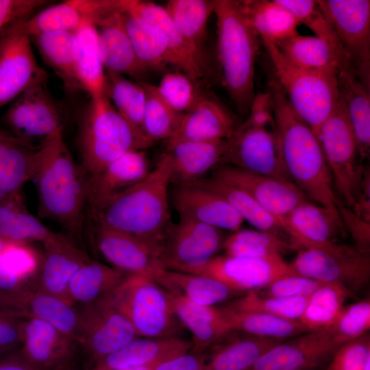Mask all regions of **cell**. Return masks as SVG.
I'll list each match as a JSON object with an SVG mask.
<instances>
[{"label":"cell","mask_w":370,"mask_h":370,"mask_svg":"<svg viewBox=\"0 0 370 370\" xmlns=\"http://www.w3.org/2000/svg\"><path fill=\"white\" fill-rule=\"evenodd\" d=\"M40 218L56 222L86 251L84 227L88 176L67 147L63 134L40 145L34 179Z\"/></svg>","instance_id":"obj_1"},{"label":"cell","mask_w":370,"mask_h":370,"mask_svg":"<svg viewBox=\"0 0 370 370\" xmlns=\"http://www.w3.org/2000/svg\"><path fill=\"white\" fill-rule=\"evenodd\" d=\"M267 92L281 158L289 179L309 201L338 212L341 203L316 134L293 109L273 77Z\"/></svg>","instance_id":"obj_2"},{"label":"cell","mask_w":370,"mask_h":370,"mask_svg":"<svg viewBox=\"0 0 370 370\" xmlns=\"http://www.w3.org/2000/svg\"><path fill=\"white\" fill-rule=\"evenodd\" d=\"M170 167L163 152L140 182L89 208L94 225L125 232L161 248L171 219Z\"/></svg>","instance_id":"obj_3"},{"label":"cell","mask_w":370,"mask_h":370,"mask_svg":"<svg viewBox=\"0 0 370 370\" xmlns=\"http://www.w3.org/2000/svg\"><path fill=\"white\" fill-rule=\"evenodd\" d=\"M213 3L223 84L239 113L247 115L256 95L255 62L260 40L245 20L239 1Z\"/></svg>","instance_id":"obj_4"},{"label":"cell","mask_w":370,"mask_h":370,"mask_svg":"<svg viewBox=\"0 0 370 370\" xmlns=\"http://www.w3.org/2000/svg\"><path fill=\"white\" fill-rule=\"evenodd\" d=\"M82 166L88 179L132 150H145L153 143L136 133L104 95L90 99L77 130Z\"/></svg>","instance_id":"obj_5"},{"label":"cell","mask_w":370,"mask_h":370,"mask_svg":"<svg viewBox=\"0 0 370 370\" xmlns=\"http://www.w3.org/2000/svg\"><path fill=\"white\" fill-rule=\"evenodd\" d=\"M260 40L271 60L273 77L293 109L316 133L340 100L337 73L295 65L275 43Z\"/></svg>","instance_id":"obj_6"},{"label":"cell","mask_w":370,"mask_h":370,"mask_svg":"<svg viewBox=\"0 0 370 370\" xmlns=\"http://www.w3.org/2000/svg\"><path fill=\"white\" fill-rule=\"evenodd\" d=\"M131 323L140 337H177L181 322L169 293L149 277L128 274L105 295Z\"/></svg>","instance_id":"obj_7"},{"label":"cell","mask_w":370,"mask_h":370,"mask_svg":"<svg viewBox=\"0 0 370 370\" xmlns=\"http://www.w3.org/2000/svg\"><path fill=\"white\" fill-rule=\"evenodd\" d=\"M330 170L335 192L343 206L354 210L369 173L363 166L345 105L340 100L315 133Z\"/></svg>","instance_id":"obj_8"},{"label":"cell","mask_w":370,"mask_h":370,"mask_svg":"<svg viewBox=\"0 0 370 370\" xmlns=\"http://www.w3.org/2000/svg\"><path fill=\"white\" fill-rule=\"evenodd\" d=\"M46 82L27 88L13 101L4 115L10 133L34 145L63 134V110L48 90Z\"/></svg>","instance_id":"obj_9"},{"label":"cell","mask_w":370,"mask_h":370,"mask_svg":"<svg viewBox=\"0 0 370 370\" xmlns=\"http://www.w3.org/2000/svg\"><path fill=\"white\" fill-rule=\"evenodd\" d=\"M356 74L370 85V1L318 0Z\"/></svg>","instance_id":"obj_10"},{"label":"cell","mask_w":370,"mask_h":370,"mask_svg":"<svg viewBox=\"0 0 370 370\" xmlns=\"http://www.w3.org/2000/svg\"><path fill=\"white\" fill-rule=\"evenodd\" d=\"M79 311V344L87 360L84 369L140 337L129 321L105 296L81 306Z\"/></svg>","instance_id":"obj_11"},{"label":"cell","mask_w":370,"mask_h":370,"mask_svg":"<svg viewBox=\"0 0 370 370\" xmlns=\"http://www.w3.org/2000/svg\"><path fill=\"white\" fill-rule=\"evenodd\" d=\"M220 164H228L255 174L291 181L281 158L275 123L273 125H252L245 122L239 124L233 135L227 139Z\"/></svg>","instance_id":"obj_12"},{"label":"cell","mask_w":370,"mask_h":370,"mask_svg":"<svg viewBox=\"0 0 370 370\" xmlns=\"http://www.w3.org/2000/svg\"><path fill=\"white\" fill-rule=\"evenodd\" d=\"M179 217L161 246L163 268L182 271L202 265L218 256L226 238L223 230L192 218Z\"/></svg>","instance_id":"obj_13"},{"label":"cell","mask_w":370,"mask_h":370,"mask_svg":"<svg viewBox=\"0 0 370 370\" xmlns=\"http://www.w3.org/2000/svg\"><path fill=\"white\" fill-rule=\"evenodd\" d=\"M180 271L208 276L245 294L273 281L297 274L280 255L262 258L217 256L208 262Z\"/></svg>","instance_id":"obj_14"},{"label":"cell","mask_w":370,"mask_h":370,"mask_svg":"<svg viewBox=\"0 0 370 370\" xmlns=\"http://www.w3.org/2000/svg\"><path fill=\"white\" fill-rule=\"evenodd\" d=\"M20 20L9 24L0 37V108L33 84L47 79L35 58L29 36L19 27Z\"/></svg>","instance_id":"obj_15"},{"label":"cell","mask_w":370,"mask_h":370,"mask_svg":"<svg viewBox=\"0 0 370 370\" xmlns=\"http://www.w3.org/2000/svg\"><path fill=\"white\" fill-rule=\"evenodd\" d=\"M136 0H67L51 4L19 21L29 36L51 32H75L87 24H97L107 16L128 10Z\"/></svg>","instance_id":"obj_16"},{"label":"cell","mask_w":370,"mask_h":370,"mask_svg":"<svg viewBox=\"0 0 370 370\" xmlns=\"http://www.w3.org/2000/svg\"><path fill=\"white\" fill-rule=\"evenodd\" d=\"M290 264L298 275L323 283L341 284L353 294L367 283L370 275L369 256L354 246L338 253L303 248Z\"/></svg>","instance_id":"obj_17"},{"label":"cell","mask_w":370,"mask_h":370,"mask_svg":"<svg viewBox=\"0 0 370 370\" xmlns=\"http://www.w3.org/2000/svg\"><path fill=\"white\" fill-rule=\"evenodd\" d=\"M280 220L284 232L300 249L315 248L338 253L349 246L338 241L347 234L338 211L307 200Z\"/></svg>","instance_id":"obj_18"},{"label":"cell","mask_w":370,"mask_h":370,"mask_svg":"<svg viewBox=\"0 0 370 370\" xmlns=\"http://www.w3.org/2000/svg\"><path fill=\"white\" fill-rule=\"evenodd\" d=\"M0 309L24 319L46 321L79 343V309L29 284L12 292L0 293Z\"/></svg>","instance_id":"obj_19"},{"label":"cell","mask_w":370,"mask_h":370,"mask_svg":"<svg viewBox=\"0 0 370 370\" xmlns=\"http://www.w3.org/2000/svg\"><path fill=\"white\" fill-rule=\"evenodd\" d=\"M19 350L40 370L75 369L81 353L77 341L50 323L35 318L25 319Z\"/></svg>","instance_id":"obj_20"},{"label":"cell","mask_w":370,"mask_h":370,"mask_svg":"<svg viewBox=\"0 0 370 370\" xmlns=\"http://www.w3.org/2000/svg\"><path fill=\"white\" fill-rule=\"evenodd\" d=\"M339 347L330 330L306 332L274 345L248 370H304L315 367L331 358Z\"/></svg>","instance_id":"obj_21"},{"label":"cell","mask_w":370,"mask_h":370,"mask_svg":"<svg viewBox=\"0 0 370 370\" xmlns=\"http://www.w3.org/2000/svg\"><path fill=\"white\" fill-rule=\"evenodd\" d=\"M93 226L96 246L112 267L152 280L164 269L159 246L125 232Z\"/></svg>","instance_id":"obj_22"},{"label":"cell","mask_w":370,"mask_h":370,"mask_svg":"<svg viewBox=\"0 0 370 370\" xmlns=\"http://www.w3.org/2000/svg\"><path fill=\"white\" fill-rule=\"evenodd\" d=\"M210 173L247 192L279 219L308 200L291 181L255 174L228 164H219Z\"/></svg>","instance_id":"obj_23"},{"label":"cell","mask_w":370,"mask_h":370,"mask_svg":"<svg viewBox=\"0 0 370 370\" xmlns=\"http://www.w3.org/2000/svg\"><path fill=\"white\" fill-rule=\"evenodd\" d=\"M169 202L179 216L192 218L222 230L236 232L244 221L222 197L196 184H171Z\"/></svg>","instance_id":"obj_24"},{"label":"cell","mask_w":370,"mask_h":370,"mask_svg":"<svg viewBox=\"0 0 370 370\" xmlns=\"http://www.w3.org/2000/svg\"><path fill=\"white\" fill-rule=\"evenodd\" d=\"M43 245L45 251L40 262L37 284L32 286L67 301L66 291L71 279L91 259L86 251L64 234L57 233Z\"/></svg>","instance_id":"obj_25"},{"label":"cell","mask_w":370,"mask_h":370,"mask_svg":"<svg viewBox=\"0 0 370 370\" xmlns=\"http://www.w3.org/2000/svg\"><path fill=\"white\" fill-rule=\"evenodd\" d=\"M238 125L234 114L221 102L201 93L166 143L226 140Z\"/></svg>","instance_id":"obj_26"},{"label":"cell","mask_w":370,"mask_h":370,"mask_svg":"<svg viewBox=\"0 0 370 370\" xmlns=\"http://www.w3.org/2000/svg\"><path fill=\"white\" fill-rule=\"evenodd\" d=\"M227 139L166 143L172 184H189L207 176L221 163Z\"/></svg>","instance_id":"obj_27"},{"label":"cell","mask_w":370,"mask_h":370,"mask_svg":"<svg viewBox=\"0 0 370 370\" xmlns=\"http://www.w3.org/2000/svg\"><path fill=\"white\" fill-rule=\"evenodd\" d=\"M191 341L179 337H138L83 370H116L156 365L186 354Z\"/></svg>","instance_id":"obj_28"},{"label":"cell","mask_w":370,"mask_h":370,"mask_svg":"<svg viewBox=\"0 0 370 370\" xmlns=\"http://www.w3.org/2000/svg\"><path fill=\"white\" fill-rule=\"evenodd\" d=\"M130 10L160 29L166 41L169 65L175 66L198 84L204 75V56L177 31L164 8L153 2L136 0Z\"/></svg>","instance_id":"obj_29"},{"label":"cell","mask_w":370,"mask_h":370,"mask_svg":"<svg viewBox=\"0 0 370 370\" xmlns=\"http://www.w3.org/2000/svg\"><path fill=\"white\" fill-rule=\"evenodd\" d=\"M144 150H132L108 164L98 175L88 179V208L143 180L151 171Z\"/></svg>","instance_id":"obj_30"},{"label":"cell","mask_w":370,"mask_h":370,"mask_svg":"<svg viewBox=\"0 0 370 370\" xmlns=\"http://www.w3.org/2000/svg\"><path fill=\"white\" fill-rule=\"evenodd\" d=\"M39 148L0 130V201L21 195L34 179Z\"/></svg>","instance_id":"obj_31"},{"label":"cell","mask_w":370,"mask_h":370,"mask_svg":"<svg viewBox=\"0 0 370 370\" xmlns=\"http://www.w3.org/2000/svg\"><path fill=\"white\" fill-rule=\"evenodd\" d=\"M123 12L114 13L96 26L106 72L127 75L144 81L148 71L139 62L126 32Z\"/></svg>","instance_id":"obj_32"},{"label":"cell","mask_w":370,"mask_h":370,"mask_svg":"<svg viewBox=\"0 0 370 370\" xmlns=\"http://www.w3.org/2000/svg\"><path fill=\"white\" fill-rule=\"evenodd\" d=\"M275 44L287 60L299 66L337 74L343 68L354 67L340 44L323 38L297 34Z\"/></svg>","instance_id":"obj_33"},{"label":"cell","mask_w":370,"mask_h":370,"mask_svg":"<svg viewBox=\"0 0 370 370\" xmlns=\"http://www.w3.org/2000/svg\"><path fill=\"white\" fill-rule=\"evenodd\" d=\"M169 295L178 319L192 334L190 352L204 353L232 331L219 307L199 305Z\"/></svg>","instance_id":"obj_34"},{"label":"cell","mask_w":370,"mask_h":370,"mask_svg":"<svg viewBox=\"0 0 370 370\" xmlns=\"http://www.w3.org/2000/svg\"><path fill=\"white\" fill-rule=\"evenodd\" d=\"M153 280L171 295L203 306H215L244 295L214 278L180 271L162 269Z\"/></svg>","instance_id":"obj_35"},{"label":"cell","mask_w":370,"mask_h":370,"mask_svg":"<svg viewBox=\"0 0 370 370\" xmlns=\"http://www.w3.org/2000/svg\"><path fill=\"white\" fill-rule=\"evenodd\" d=\"M29 38L43 61L59 77L67 92L83 90L77 74L75 32H51Z\"/></svg>","instance_id":"obj_36"},{"label":"cell","mask_w":370,"mask_h":370,"mask_svg":"<svg viewBox=\"0 0 370 370\" xmlns=\"http://www.w3.org/2000/svg\"><path fill=\"white\" fill-rule=\"evenodd\" d=\"M337 79L340 96L364 161L369 158L370 152V86L359 78L353 67L339 71Z\"/></svg>","instance_id":"obj_37"},{"label":"cell","mask_w":370,"mask_h":370,"mask_svg":"<svg viewBox=\"0 0 370 370\" xmlns=\"http://www.w3.org/2000/svg\"><path fill=\"white\" fill-rule=\"evenodd\" d=\"M241 336L220 339L209 347L205 356L204 370H248L267 349L282 341L243 333Z\"/></svg>","instance_id":"obj_38"},{"label":"cell","mask_w":370,"mask_h":370,"mask_svg":"<svg viewBox=\"0 0 370 370\" xmlns=\"http://www.w3.org/2000/svg\"><path fill=\"white\" fill-rule=\"evenodd\" d=\"M127 275L113 267L91 260L81 267L71 279L66 301L74 306L91 304L110 293Z\"/></svg>","instance_id":"obj_39"},{"label":"cell","mask_w":370,"mask_h":370,"mask_svg":"<svg viewBox=\"0 0 370 370\" xmlns=\"http://www.w3.org/2000/svg\"><path fill=\"white\" fill-rule=\"evenodd\" d=\"M239 3L245 20L260 38L276 43L298 34V21L278 0H243Z\"/></svg>","instance_id":"obj_40"},{"label":"cell","mask_w":370,"mask_h":370,"mask_svg":"<svg viewBox=\"0 0 370 370\" xmlns=\"http://www.w3.org/2000/svg\"><path fill=\"white\" fill-rule=\"evenodd\" d=\"M232 331L254 336L284 341L308 332L299 321L267 313L219 307Z\"/></svg>","instance_id":"obj_41"},{"label":"cell","mask_w":370,"mask_h":370,"mask_svg":"<svg viewBox=\"0 0 370 370\" xmlns=\"http://www.w3.org/2000/svg\"><path fill=\"white\" fill-rule=\"evenodd\" d=\"M208 188L222 197L243 219L256 230L269 232L282 237L287 234L278 218L261 206L251 195L241 188L210 174L193 183Z\"/></svg>","instance_id":"obj_42"},{"label":"cell","mask_w":370,"mask_h":370,"mask_svg":"<svg viewBox=\"0 0 370 370\" xmlns=\"http://www.w3.org/2000/svg\"><path fill=\"white\" fill-rule=\"evenodd\" d=\"M56 234L27 210L23 195L0 201V237L7 242L43 244Z\"/></svg>","instance_id":"obj_43"},{"label":"cell","mask_w":370,"mask_h":370,"mask_svg":"<svg viewBox=\"0 0 370 370\" xmlns=\"http://www.w3.org/2000/svg\"><path fill=\"white\" fill-rule=\"evenodd\" d=\"M130 9L123 13V21L139 62L147 71L162 69L169 64L164 34L156 25L138 17Z\"/></svg>","instance_id":"obj_44"},{"label":"cell","mask_w":370,"mask_h":370,"mask_svg":"<svg viewBox=\"0 0 370 370\" xmlns=\"http://www.w3.org/2000/svg\"><path fill=\"white\" fill-rule=\"evenodd\" d=\"M77 69L84 91L90 99L104 95L106 70L103 64L97 27L90 24L76 32Z\"/></svg>","instance_id":"obj_45"},{"label":"cell","mask_w":370,"mask_h":370,"mask_svg":"<svg viewBox=\"0 0 370 370\" xmlns=\"http://www.w3.org/2000/svg\"><path fill=\"white\" fill-rule=\"evenodd\" d=\"M177 31L202 56L213 0H170L164 7Z\"/></svg>","instance_id":"obj_46"},{"label":"cell","mask_w":370,"mask_h":370,"mask_svg":"<svg viewBox=\"0 0 370 370\" xmlns=\"http://www.w3.org/2000/svg\"><path fill=\"white\" fill-rule=\"evenodd\" d=\"M353 295L341 284L324 283L308 297L299 322L308 332L330 330Z\"/></svg>","instance_id":"obj_47"},{"label":"cell","mask_w":370,"mask_h":370,"mask_svg":"<svg viewBox=\"0 0 370 370\" xmlns=\"http://www.w3.org/2000/svg\"><path fill=\"white\" fill-rule=\"evenodd\" d=\"M106 74L104 95L134 130L146 138L143 133L145 104L143 87L138 82L132 81L124 75L110 72Z\"/></svg>","instance_id":"obj_48"},{"label":"cell","mask_w":370,"mask_h":370,"mask_svg":"<svg viewBox=\"0 0 370 370\" xmlns=\"http://www.w3.org/2000/svg\"><path fill=\"white\" fill-rule=\"evenodd\" d=\"M223 249L230 256L262 258L300 248L269 232L238 230L225 238Z\"/></svg>","instance_id":"obj_49"},{"label":"cell","mask_w":370,"mask_h":370,"mask_svg":"<svg viewBox=\"0 0 370 370\" xmlns=\"http://www.w3.org/2000/svg\"><path fill=\"white\" fill-rule=\"evenodd\" d=\"M145 92L143 117V133L151 143L167 141L177 130L184 114L173 110L161 97L156 86L146 81L138 82Z\"/></svg>","instance_id":"obj_50"},{"label":"cell","mask_w":370,"mask_h":370,"mask_svg":"<svg viewBox=\"0 0 370 370\" xmlns=\"http://www.w3.org/2000/svg\"><path fill=\"white\" fill-rule=\"evenodd\" d=\"M308 297L263 296L253 291L230 300L225 305L238 310L260 312L299 321Z\"/></svg>","instance_id":"obj_51"},{"label":"cell","mask_w":370,"mask_h":370,"mask_svg":"<svg viewBox=\"0 0 370 370\" xmlns=\"http://www.w3.org/2000/svg\"><path fill=\"white\" fill-rule=\"evenodd\" d=\"M197 84L185 73L176 70L166 73L156 88L161 97L173 110L184 114L201 95Z\"/></svg>","instance_id":"obj_52"},{"label":"cell","mask_w":370,"mask_h":370,"mask_svg":"<svg viewBox=\"0 0 370 370\" xmlns=\"http://www.w3.org/2000/svg\"><path fill=\"white\" fill-rule=\"evenodd\" d=\"M369 328L370 301L367 299L345 306L330 330L341 346L367 333Z\"/></svg>","instance_id":"obj_53"},{"label":"cell","mask_w":370,"mask_h":370,"mask_svg":"<svg viewBox=\"0 0 370 370\" xmlns=\"http://www.w3.org/2000/svg\"><path fill=\"white\" fill-rule=\"evenodd\" d=\"M326 370H370L369 333L341 345L330 358Z\"/></svg>","instance_id":"obj_54"},{"label":"cell","mask_w":370,"mask_h":370,"mask_svg":"<svg viewBox=\"0 0 370 370\" xmlns=\"http://www.w3.org/2000/svg\"><path fill=\"white\" fill-rule=\"evenodd\" d=\"M324 283L298 274L278 278L255 291L263 296L308 297Z\"/></svg>","instance_id":"obj_55"},{"label":"cell","mask_w":370,"mask_h":370,"mask_svg":"<svg viewBox=\"0 0 370 370\" xmlns=\"http://www.w3.org/2000/svg\"><path fill=\"white\" fill-rule=\"evenodd\" d=\"M338 212L347 234L354 243V247L360 253L369 256L370 223L357 215L354 211L341 204Z\"/></svg>","instance_id":"obj_56"},{"label":"cell","mask_w":370,"mask_h":370,"mask_svg":"<svg viewBox=\"0 0 370 370\" xmlns=\"http://www.w3.org/2000/svg\"><path fill=\"white\" fill-rule=\"evenodd\" d=\"M25 321V319L0 309V354L21 347Z\"/></svg>","instance_id":"obj_57"},{"label":"cell","mask_w":370,"mask_h":370,"mask_svg":"<svg viewBox=\"0 0 370 370\" xmlns=\"http://www.w3.org/2000/svg\"><path fill=\"white\" fill-rule=\"evenodd\" d=\"M48 2L46 0H0V37L9 24L29 16Z\"/></svg>","instance_id":"obj_58"},{"label":"cell","mask_w":370,"mask_h":370,"mask_svg":"<svg viewBox=\"0 0 370 370\" xmlns=\"http://www.w3.org/2000/svg\"><path fill=\"white\" fill-rule=\"evenodd\" d=\"M278 1L293 14L299 24H304L309 29L323 16L317 1L278 0Z\"/></svg>","instance_id":"obj_59"},{"label":"cell","mask_w":370,"mask_h":370,"mask_svg":"<svg viewBox=\"0 0 370 370\" xmlns=\"http://www.w3.org/2000/svg\"><path fill=\"white\" fill-rule=\"evenodd\" d=\"M204 354L190 352L162 362L153 370H204Z\"/></svg>","instance_id":"obj_60"},{"label":"cell","mask_w":370,"mask_h":370,"mask_svg":"<svg viewBox=\"0 0 370 370\" xmlns=\"http://www.w3.org/2000/svg\"><path fill=\"white\" fill-rule=\"evenodd\" d=\"M0 370H40L30 364L21 354L19 348L0 354ZM57 370H75L66 368Z\"/></svg>","instance_id":"obj_61"},{"label":"cell","mask_w":370,"mask_h":370,"mask_svg":"<svg viewBox=\"0 0 370 370\" xmlns=\"http://www.w3.org/2000/svg\"><path fill=\"white\" fill-rule=\"evenodd\" d=\"M10 243L7 242L4 239H3L1 237H0V253L3 251L4 247L6 246V245Z\"/></svg>","instance_id":"obj_62"}]
</instances>
